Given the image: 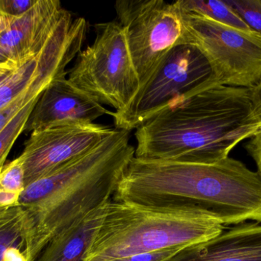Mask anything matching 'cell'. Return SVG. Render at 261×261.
Segmentation results:
<instances>
[{
	"label": "cell",
	"mask_w": 261,
	"mask_h": 261,
	"mask_svg": "<svg viewBox=\"0 0 261 261\" xmlns=\"http://www.w3.org/2000/svg\"><path fill=\"white\" fill-rule=\"evenodd\" d=\"M113 201L203 213L225 227L261 223V173L229 156L211 164L134 156Z\"/></svg>",
	"instance_id": "1"
},
{
	"label": "cell",
	"mask_w": 261,
	"mask_h": 261,
	"mask_svg": "<svg viewBox=\"0 0 261 261\" xmlns=\"http://www.w3.org/2000/svg\"><path fill=\"white\" fill-rule=\"evenodd\" d=\"M260 133L251 89L222 85L216 80L138 127L135 156L215 163Z\"/></svg>",
	"instance_id": "2"
},
{
	"label": "cell",
	"mask_w": 261,
	"mask_h": 261,
	"mask_svg": "<svg viewBox=\"0 0 261 261\" xmlns=\"http://www.w3.org/2000/svg\"><path fill=\"white\" fill-rule=\"evenodd\" d=\"M130 131L113 133L85 154L27 185L24 211L28 261H35L55 236L112 199L134 156Z\"/></svg>",
	"instance_id": "3"
},
{
	"label": "cell",
	"mask_w": 261,
	"mask_h": 261,
	"mask_svg": "<svg viewBox=\"0 0 261 261\" xmlns=\"http://www.w3.org/2000/svg\"><path fill=\"white\" fill-rule=\"evenodd\" d=\"M225 228L203 213L147 208L110 199L86 261L184 249L219 235Z\"/></svg>",
	"instance_id": "4"
},
{
	"label": "cell",
	"mask_w": 261,
	"mask_h": 261,
	"mask_svg": "<svg viewBox=\"0 0 261 261\" xmlns=\"http://www.w3.org/2000/svg\"><path fill=\"white\" fill-rule=\"evenodd\" d=\"M96 38L81 51L68 80L99 104L123 111L140 90L126 36L119 21L94 25Z\"/></svg>",
	"instance_id": "5"
},
{
	"label": "cell",
	"mask_w": 261,
	"mask_h": 261,
	"mask_svg": "<svg viewBox=\"0 0 261 261\" xmlns=\"http://www.w3.org/2000/svg\"><path fill=\"white\" fill-rule=\"evenodd\" d=\"M206 58L196 46L173 48L147 84L123 111L113 112L116 129H137L167 107L216 81Z\"/></svg>",
	"instance_id": "6"
},
{
	"label": "cell",
	"mask_w": 261,
	"mask_h": 261,
	"mask_svg": "<svg viewBox=\"0 0 261 261\" xmlns=\"http://www.w3.org/2000/svg\"><path fill=\"white\" fill-rule=\"evenodd\" d=\"M115 9L126 36L141 90L170 50L191 44L190 35L175 2L119 0Z\"/></svg>",
	"instance_id": "7"
},
{
	"label": "cell",
	"mask_w": 261,
	"mask_h": 261,
	"mask_svg": "<svg viewBox=\"0 0 261 261\" xmlns=\"http://www.w3.org/2000/svg\"><path fill=\"white\" fill-rule=\"evenodd\" d=\"M179 9L190 43L206 58L221 84L249 89L260 85L261 34Z\"/></svg>",
	"instance_id": "8"
},
{
	"label": "cell",
	"mask_w": 261,
	"mask_h": 261,
	"mask_svg": "<svg viewBox=\"0 0 261 261\" xmlns=\"http://www.w3.org/2000/svg\"><path fill=\"white\" fill-rule=\"evenodd\" d=\"M114 130L93 123L50 126L32 132L21 154L24 159V186L85 154Z\"/></svg>",
	"instance_id": "9"
},
{
	"label": "cell",
	"mask_w": 261,
	"mask_h": 261,
	"mask_svg": "<svg viewBox=\"0 0 261 261\" xmlns=\"http://www.w3.org/2000/svg\"><path fill=\"white\" fill-rule=\"evenodd\" d=\"M67 12L58 0H36L19 16L0 15V49L19 67L41 50Z\"/></svg>",
	"instance_id": "10"
},
{
	"label": "cell",
	"mask_w": 261,
	"mask_h": 261,
	"mask_svg": "<svg viewBox=\"0 0 261 261\" xmlns=\"http://www.w3.org/2000/svg\"><path fill=\"white\" fill-rule=\"evenodd\" d=\"M113 113L64 76L53 81L40 95L25 130L33 132L61 124H93Z\"/></svg>",
	"instance_id": "11"
},
{
	"label": "cell",
	"mask_w": 261,
	"mask_h": 261,
	"mask_svg": "<svg viewBox=\"0 0 261 261\" xmlns=\"http://www.w3.org/2000/svg\"><path fill=\"white\" fill-rule=\"evenodd\" d=\"M167 261H261V225L244 222L184 248Z\"/></svg>",
	"instance_id": "12"
},
{
	"label": "cell",
	"mask_w": 261,
	"mask_h": 261,
	"mask_svg": "<svg viewBox=\"0 0 261 261\" xmlns=\"http://www.w3.org/2000/svg\"><path fill=\"white\" fill-rule=\"evenodd\" d=\"M109 201L55 236L35 261H86L103 220Z\"/></svg>",
	"instance_id": "13"
},
{
	"label": "cell",
	"mask_w": 261,
	"mask_h": 261,
	"mask_svg": "<svg viewBox=\"0 0 261 261\" xmlns=\"http://www.w3.org/2000/svg\"><path fill=\"white\" fill-rule=\"evenodd\" d=\"M0 261H28L24 211L21 206L0 211Z\"/></svg>",
	"instance_id": "14"
},
{
	"label": "cell",
	"mask_w": 261,
	"mask_h": 261,
	"mask_svg": "<svg viewBox=\"0 0 261 261\" xmlns=\"http://www.w3.org/2000/svg\"><path fill=\"white\" fill-rule=\"evenodd\" d=\"M66 68L67 66L62 65L44 72L10 104L0 109V132L22 107L38 98L53 81L61 77L67 76L68 72Z\"/></svg>",
	"instance_id": "15"
},
{
	"label": "cell",
	"mask_w": 261,
	"mask_h": 261,
	"mask_svg": "<svg viewBox=\"0 0 261 261\" xmlns=\"http://www.w3.org/2000/svg\"><path fill=\"white\" fill-rule=\"evenodd\" d=\"M176 3L182 10L200 14L237 29H251L224 0H178Z\"/></svg>",
	"instance_id": "16"
},
{
	"label": "cell",
	"mask_w": 261,
	"mask_h": 261,
	"mask_svg": "<svg viewBox=\"0 0 261 261\" xmlns=\"http://www.w3.org/2000/svg\"><path fill=\"white\" fill-rule=\"evenodd\" d=\"M39 97L28 103L0 132V168L6 162L17 139L25 130L29 116Z\"/></svg>",
	"instance_id": "17"
},
{
	"label": "cell",
	"mask_w": 261,
	"mask_h": 261,
	"mask_svg": "<svg viewBox=\"0 0 261 261\" xmlns=\"http://www.w3.org/2000/svg\"><path fill=\"white\" fill-rule=\"evenodd\" d=\"M24 188V159L20 155L0 168V190L21 195Z\"/></svg>",
	"instance_id": "18"
},
{
	"label": "cell",
	"mask_w": 261,
	"mask_h": 261,
	"mask_svg": "<svg viewBox=\"0 0 261 261\" xmlns=\"http://www.w3.org/2000/svg\"><path fill=\"white\" fill-rule=\"evenodd\" d=\"M250 29L261 34V0H224Z\"/></svg>",
	"instance_id": "19"
},
{
	"label": "cell",
	"mask_w": 261,
	"mask_h": 261,
	"mask_svg": "<svg viewBox=\"0 0 261 261\" xmlns=\"http://www.w3.org/2000/svg\"><path fill=\"white\" fill-rule=\"evenodd\" d=\"M36 0H0V15L16 17L23 15Z\"/></svg>",
	"instance_id": "20"
},
{
	"label": "cell",
	"mask_w": 261,
	"mask_h": 261,
	"mask_svg": "<svg viewBox=\"0 0 261 261\" xmlns=\"http://www.w3.org/2000/svg\"><path fill=\"white\" fill-rule=\"evenodd\" d=\"M182 249L163 250L103 261H167Z\"/></svg>",
	"instance_id": "21"
},
{
	"label": "cell",
	"mask_w": 261,
	"mask_h": 261,
	"mask_svg": "<svg viewBox=\"0 0 261 261\" xmlns=\"http://www.w3.org/2000/svg\"><path fill=\"white\" fill-rule=\"evenodd\" d=\"M245 148L255 162L257 171L261 173V133L249 139L245 144Z\"/></svg>",
	"instance_id": "22"
},
{
	"label": "cell",
	"mask_w": 261,
	"mask_h": 261,
	"mask_svg": "<svg viewBox=\"0 0 261 261\" xmlns=\"http://www.w3.org/2000/svg\"><path fill=\"white\" fill-rule=\"evenodd\" d=\"M20 196L21 195L18 193H9L4 190H0V211L20 206Z\"/></svg>",
	"instance_id": "23"
},
{
	"label": "cell",
	"mask_w": 261,
	"mask_h": 261,
	"mask_svg": "<svg viewBox=\"0 0 261 261\" xmlns=\"http://www.w3.org/2000/svg\"><path fill=\"white\" fill-rule=\"evenodd\" d=\"M252 98L253 113L254 116L261 121V84L251 88Z\"/></svg>",
	"instance_id": "24"
},
{
	"label": "cell",
	"mask_w": 261,
	"mask_h": 261,
	"mask_svg": "<svg viewBox=\"0 0 261 261\" xmlns=\"http://www.w3.org/2000/svg\"><path fill=\"white\" fill-rule=\"evenodd\" d=\"M17 68L18 66L0 49V75L9 73Z\"/></svg>",
	"instance_id": "25"
},
{
	"label": "cell",
	"mask_w": 261,
	"mask_h": 261,
	"mask_svg": "<svg viewBox=\"0 0 261 261\" xmlns=\"http://www.w3.org/2000/svg\"><path fill=\"white\" fill-rule=\"evenodd\" d=\"M14 70L12 72H9V73L4 74V75H0V87L4 85L12 77V74H13Z\"/></svg>",
	"instance_id": "26"
}]
</instances>
